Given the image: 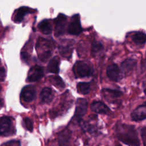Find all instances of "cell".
I'll return each instance as SVG.
<instances>
[{
    "label": "cell",
    "mask_w": 146,
    "mask_h": 146,
    "mask_svg": "<svg viewBox=\"0 0 146 146\" xmlns=\"http://www.w3.org/2000/svg\"><path fill=\"white\" fill-rule=\"evenodd\" d=\"M141 138L144 146H146V126L141 129Z\"/></svg>",
    "instance_id": "26"
},
{
    "label": "cell",
    "mask_w": 146,
    "mask_h": 146,
    "mask_svg": "<svg viewBox=\"0 0 146 146\" xmlns=\"http://www.w3.org/2000/svg\"><path fill=\"white\" fill-rule=\"evenodd\" d=\"M67 22V17L63 14H59L54 19L55 35L59 36L64 33Z\"/></svg>",
    "instance_id": "4"
},
{
    "label": "cell",
    "mask_w": 146,
    "mask_h": 146,
    "mask_svg": "<svg viewBox=\"0 0 146 146\" xmlns=\"http://www.w3.org/2000/svg\"><path fill=\"white\" fill-rule=\"evenodd\" d=\"M72 45L70 44L60 45L59 46V52L61 55L66 58L70 57L71 55L72 51V48L71 47Z\"/></svg>",
    "instance_id": "21"
},
{
    "label": "cell",
    "mask_w": 146,
    "mask_h": 146,
    "mask_svg": "<svg viewBox=\"0 0 146 146\" xmlns=\"http://www.w3.org/2000/svg\"><path fill=\"white\" fill-rule=\"evenodd\" d=\"M6 77V71L4 68L0 67V81H3Z\"/></svg>",
    "instance_id": "27"
},
{
    "label": "cell",
    "mask_w": 146,
    "mask_h": 146,
    "mask_svg": "<svg viewBox=\"0 0 146 146\" xmlns=\"http://www.w3.org/2000/svg\"><path fill=\"white\" fill-rule=\"evenodd\" d=\"M12 119L9 116L0 117V135H8L12 131Z\"/></svg>",
    "instance_id": "6"
},
{
    "label": "cell",
    "mask_w": 146,
    "mask_h": 146,
    "mask_svg": "<svg viewBox=\"0 0 146 146\" xmlns=\"http://www.w3.org/2000/svg\"><path fill=\"white\" fill-rule=\"evenodd\" d=\"M49 80L52 85L59 89H62L65 86L64 82L59 76H50Z\"/></svg>",
    "instance_id": "19"
},
{
    "label": "cell",
    "mask_w": 146,
    "mask_h": 146,
    "mask_svg": "<svg viewBox=\"0 0 146 146\" xmlns=\"http://www.w3.org/2000/svg\"><path fill=\"white\" fill-rule=\"evenodd\" d=\"M67 31L70 34L74 35H78L82 32V28L79 14H75L72 17L71 21L68 25Z\"/></svg>",
    "instance_id": "3"
},
{
    "label": "cell",
    "mask_w": 146,
    "mask_h": 146,
    "mask_svg": "<svg viewBox=\"0 0 146 146\" xmlns=\"http://www.w3.org/2000/svg\"><path fill=\"white\" fill-rule=\"evenodd\" d=\"M144 94L146 95V87H145V88L144 90Z\"/></svg>",
    "instance_id": "30"
},
{
    "label": "cell",
    "mask_w": 146,
    "mask_h": 146,
    "mask_svg": "<svg viewBox=\"0 0 146 146\" xmlns=\"http://www.w3.org/2000/svg\"><path fill=\"white\" fill-rule=\"evenodd\" d=\"M1 90H2V88L0 86V94H1ZM2 106V99H1V98L0 96V107H1Z\"/></svg>",
    "instance_id": "29"
},
{
    "label": "cell",
    "mask_w": 146,
    "mask_h": 146,
    "mask_svg": "<svg viewBox=\"0 0 146 146\" xmlns=\"http://www.w3.org/2000/svg\"><path fill=\"white\" fill-rule=\"evenodd\" d=\"M103 92H106L110 96L113 98H117L120 96L122 95V92L119 90H111L108 88H105L103 90Z\"/></svg>",
    "instance_id": "23"
},
{
    "label": "cell",
    "mask_w": 146,
    "mask_h": 146,
    "mask_svg": "<svg viewBox=\"0 0 146 146\" xmlns=\"http://www.w3.org/2000/svg\"><path fill=\"white\" fill-rule=\"evenodd\" d=\"M58 144L59 146H68L71 139V132L66 129L61 131L58 135Z\"/></svg>",
    "instance_id": "14"
},
{
    "label": "cell",
    "mask_w": 146,
    "mask_h": 146,
    "mask_svg": "<svg viewBox=\"0 0 146 146\" xmlns=\"http://www.w3.org/2000/svg\"><path fill=\"white\" fill-rule=\"evenodd\" d=\"M73 70L76 77H88L92 74V70L91 67L83 61H78L75 63Z\"/></svg>",
    "instance_id": "2"
},
{
    "label": "cell",
    "mask_w": 146,
    "mask_h": 146,
    "mask_svg": "<svg viewBox=\"0 0 146 146\" xmlns=\"http://www.w3.org/2000/svg\"><path fill=\"white\" fill-rule=\"evenodd\" d=\"M136 63V60L134 59H127L121 63V69L124 73L129 72L135 67Z\"/></svg>",
    "instance_id": "17"
},
{
    "label": "cell",
    "mask_w": 146,
    "mask_h": 146,
    "mask_svg": "<svg viewBox=\"0 0 146 146\" xmlns=\"http://www.w3.org/2000/svg\"><path fill=\"white\" fill-rule=\"evenodd\" d=\"M60 59L58 56H54L49 62L47 66V70L50 72L58 74L59 71Z\"/></svg>",
    "instance_id": "16"
},
{
    "label": "cell",
    "mask_w": 146,
    "mask_h": 146,
    "mask_svg": "<svg viewBox=\"0 0 146 146\" xmlns=\"http://www.w3.org/2000/svg\"><path fill=\"white\" fill-rule=\"evenodd\" d=\"M40 31L44 34H50L52 31V25L49 19L42 21L38 25Z\"/></svg>",
    "instance_id": "15"
},
{
    "label": "cell",
    "mask_w": 146,
    "mask_h": 146,
    "mask_svg": "<svg viewBox=\"0 0 146 146\" xmlns=\"http://www.w3.org/2000/svg\"><path fill=\"white\" fill-rule=\"evenodd\" d=\"M115 132L117 139L128 146H140V142L134 126L124 123H117Z\"/></svg>",
    "instance_id": "1"
},
{
    "label": "cell",
    "mask_w": 146,
    "mask_h": 146,
    "mask_svg": "<svg viewBox=\"0 0 146 146\" xmlns=\"http://www.w3.org/2000/svg\"><path fill=\"white\" fill-rule=\"evenodd\" d=\"M35 88L32 85H27L25 86L21 91V98L26 102H32L35 97Z\"/></svg>",
    "instance_id": "8"
},
{
    "label": "cell",
    "mask_w": 146,
    "mask_h": 146,
    "mask_svg": "<svg viewBox=\"0 0 146 146\" xmlns=\"http://www.w3.org/2000/svg\"><path fill=\"white\" fill-rule=\"evenodd\" d=\"M131 117L133 121H141L146 119V102L133 110Z\"/></svg>",
    "instance_id": "9"
},
{
    "label": "cell",
    "mask_w": 146,
    "mask_h": 146,
    "mask_svg": "<svg viewBox=\"0 0 146 146\" xmlns=\"http://www.w3.org/2000/svg\"><path fill=\"white\" fill-rule=\"evenodd\" d=\"M91 108L92 111L97 113L108 114L110 112V108L103 102L94 101L91 104Z\"/></svg>",
    "instance_id": "11"
},
{
    "label": "cell",
    "mask_w": 146,
    "mask_h": 146,
    "mask_svg": "<svg viewBox=\"0 0 146 146\" xmlns=\"http://www.w3.org/2000/svg\"><path fill=\"white\" fill-rule=\"evenodd\" d=\"M77 90L79 93L83 95L88 94L91 90L90 84L87 82H80L77 84Z\"/></svg>",
    "instance_id": "20"
},
{
    "label": "cell",
    "mask_w": 146,
    "mask_h": 146,
    "mask_svg": "<svg viewBox=\"0 0 146 146\" xmlns=\"http://www.w3.org/2000/svg\"><path fill=\"white\" fill-rule=\"evenodd\" d=\"M2 146H21V143L18 140H13L3 143Z\"/></svg>",
    "instance_id": "25"
},
{
    "label": "cell",
    "mask_w": 146,
    "mask_h": 146,
    "mask_svg": "<svg viewBox=\"0 0 146 146\" xmlns=\"http://www.w3.org/2000/svg\"><path fill=\"white\" fill-rule=\"evenodd\" d=\"M23 123L25 128L29 131L32 132L33 130V124L32 121L28 117L23 119Z\"/></svg>",
    "instance_id": "24"
},
{
    "label": "cell",
    "mask_w": 146,
    "mask_h": 146,
    "mask_svg": "<svg viewBox=\"0 0 146 146\" xmlns=\"http://www.w3.org/2000/svg\"><path fill=\"white\" fill-rule=\"evenodd\" d=\"M21 58L24 60H27L29 58V54L26 52H21Z\"/></svg>",
    "instance_id": "28"
},
{
    "label": "cell",
    "mask_w": 146,
    "mask_h": 146,
    "mask_svg": "<svg viewBox=\"0 0 146 146\" xmlns=\"http://www.w3.org/2000/svg\"><path fill=\"white\" fill-rule=\"evenodd\" d=\"M54 91L49 87H44L42 89L40 94V101L43 103H48L54 98Z\"/></svg>",
    "instance_id": "13"
},
{
    "label": "cell",
    "mask_w": 146,
    "mask_h": 146,
    "mask_svg": "<svg viewBox=\"0 0 146 146\" xmlns=\"http://www.w3.org/2000/svg\"><path fill=\"white\" fill-rule=\"evenodd\" d=\"M117 146H120V145H117Z\"/></svg>",
    "instance_id": "31"
},
{
    "label": "cell",
    "mask_w": 146,
    "mask_h": 146,
    "mask_svg": "<svg viewBox=\"0 0 146 146\" xmlns=\"http://www.w3.org/2000/svg\"><path fill=\"white\" fill-rule=\"evenodd\" d=\"M103 48L102 44L99 42L95 41L92 43L91 46V54L92 56H95L97 53L100 52Z\"/></svg>",
    "instance_id": "22"
},
{
    "label": "cell",
    "mask_w": 146,
    "mask_h": 146,
    "mask_svg": "<svg viewBox=\"0 0 146 146\" xmlns=\"http://www.w3.org/2000/svg\"><path fill=\"white\" fill-rule=\"evenodd\" d=\"M87 101L85 99H78L76 102V106L75 112L76 119L80 121L82 117L84 116L87 110Z\"/></svg>",
    "instance_id": "5"
},
{
    "label": "cell",
    "mask_w": 146,
    "mask_h": 146,
    "mask_svg": "<svg viewBox=\"0 0 146 146\" xmlns=\"http://www.w3.org/2000/svg\"><path fill=\"white\" fill-rule=\"evenodd\" d=\"M44 75L43 68L39 66H35L29 71L27 80L30 82H36L40 79Z\"/></svg>",
    "instance_id": "7"
},
{
    "label": "cell",
    "mask_w": 146,
    "mask_h": 146,
    "mask_svg": "<svg viewBox=\"0 0 146 146\" xmlns=\"http://www.w3.org/2000/svg\"><path fill=\"white\" fill-rule=\"evenodd\" d=\"M132 40L137 44H143L146 42V34L138 31L132 36Z\"/></svg>",
    "instance_id": "18"
},
{
    "label": "cell",
    "mask_w": 146,
    "mask_h": 146,
    "mask_svg": "<svg viewBox=\"0 0 146 146\" xmlns=\"http://www.w3.org/2000/svg\"><path fill=\"white\" fill-rule=\"evenodd\" d=\"M34 10L26 6H22L19 7L15 11V15L13 18V20L15 22H21L24 19V17L26 15L29 13H34Z\"/></svg>",
    "instance_id": "10"
},
{
    "label": "cell",
    "mask_w": 146,
    "mask_h": 146,
    "mask_svg": "<svg viewBox=\"0 0 146 146\" xmlns=\"http://www.w3.org/2000/svg\"><path fill=\"white\" fill-rule=\"evenodd\" d=\"M107 75L112 81L117 82L120 79V70L116 64H112L107 68Z\"/></svg>",
    "instance_id": "12"
}]
</instances>
